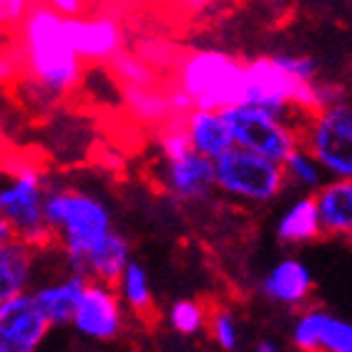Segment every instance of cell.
<instances>
[{
  "label": "cell",
  "instance_id": "1",
  "mask_svg": "<svg viewBox=\"0 0 352 352\" xmlns=\"http://www.w3.org/2000/svg\"><path fill=\"white\" fill-rule=\"evenodd\" d=\"M6 48L18 63V83L25 81L43 103L66 101L83 81V58L76 53L66 28V15L36 3Z\"/></svg>",
  "mask_w": 352,
  "mask_h": 352
},
{
  "label": "cell",
  "instance_id": "2",
  "mask_svg": "<svg viewBox=\"0 0 352 352\" xmlns=\"http://www.w3.org/2000/svg\"><path fill=\"white\" fill-rule=\"evenodd\" d=\"M45 219L63 250L68 270L78 274H83L91 254L116 232L113 214L103 199L60 184H48Z\"/></svg>",
  "mask_w": 352,
  "mask_h": 352
},
{
  "label": "cell",
  "instance_id": "3",
  "mask_svg": "<svg viewBox=\"0 0 352 352\" xmlns=\"http://www.w3.org/2000/svg\"><path fill=\"white\" fill-rule=\"evenodd\" d=\"M169 76L189 94L194 109L227 111L247 98V60L234 53L191 48Z\"/></svg>",
  "mask_w": 352,
  "mask_h": 352
},
{
  "label": "cell",
  "instance_id": "4",
  "mask_svg": "<svg viewBox=\"0 0 352 352\" xmlns=\"http://www.w3.org/2000/svg\"><path fill=\"white\" fill-rule=\"evenodd\" d=\"M8 179L0 189V221L10 224L18 239L43 250L56 242L51 224L45 219L48 179L33 164H6Z\"/></svg>",
  "mask_w": 352,
  "mask_h": 352
},
{
  "label": "cell",
  "instance_id": "5",
  "mask_svg": "<svg viewBox=\"0 0 352 352\" xmlns=\"http://www.w3.org/2000/svg\"><path fill=\"white\" fill-rule=\"evenodd\" d=\"M214 179L219 194L250 206L270 204L287 186L282 164L244 146H232L214 159Z\"/></svg>",
  "mask_w": 352,
  "mask_h": 352
},
{
  "label": "cell",
  "instance_id": "6",
  "mask_svg": "<svg viewBox=\"0 0 352 352\" xmlns=\"http://www.w3.org/2000/svg\"><path fill=\"white\" fill-rule=\"evenodd\" d=\"M302 146L330 179H352V103L340 101L312 113L302 124Z\"/></svg>",
  "mask_w": 352,
  "mask_h": 352
},
{
  "label": "cell",
  "instance_id": "7",
  "mask_svg": "<svg viewBox=\"0 0 352 352\" xmlns=\"http://www.w3.org/2000/svg\"><path fill=\"white\" fill-rule=\"evenodd\" d=\"M224 116L234 133L236 146L257 151L267 159L282 164L294 148L302 146L300 126L267 109H259L252 103H239V106L224 111Z\"/></svg>",
  "mask_w": 352,
  "mask_h": 352
},
{
  "label": "cell",
  "instance_id": "8",
  "mask_svg": "<svg viewBox=\"0 0 352 352\" xmlns=\"http://www.w3.org/2000/svg\"><path fill=\"white\" fill-rule=\"evenodd\" d=\"M124 309L126 305L113 282L88 279L71 327L88 342H113L126 327Z\"/></svg>",
  "mask_w": 352,
  "mask_h": 352
},
{
  "label": "cell",
  "instance_id": "9",
  "mask_svg": "<svg viewBox=\"0 0 352 352\" xmlns=\"http://www.w3.org/2000/svg\"><path fill=\"white\" fill-rule=\"evenodd\" d=\"M51 327L30 292L0 300V352H38Z\"/></svg>",
  "mask_w": 352,
  "mask_h": 352
},
{
  "label": "cell",
  "instance_id": "10",
  "mask_svg": "<svg viewBox=\"0 0 352 352\" xmlns=\"http://www.w3.org/2000/svg\"><path fill=\"white\" fill-rule=\"evenodd\" d=\"M300 352H352V322L327 309H302L289 332Z\"/></svg>",
  "mask_w": 352,
  "mask_h": 352
},
{
  "label": "cell",
  "instance_id": "11",
  "mask_svg": "<svg viewBox=\"0 0 352 352\" xmlns=\"http://www.w3.org/2000/svg\"><path fill=\"white\" fill-rule=\"evenodd\" d=\"M66 28L68 38H71L76 53L83 58V63L103 66L124 45L121 23L111 15H74V18H66Z\"/></svg>",
  "mask_w": 352,
  "mask_h": 352
},
{
  "label": "cell",
  "instance_id": "12",
  "mask_svg": "<svg viewBox=\"0 0 352 352\" xmlns=\"http://www.w3.org/2000/svg\"><path fill=\"white\" fill-rule=\"evenodd\" d=\"M159 182L169 191V197L179 201H201L217 191L214 159L199 151H191L182 159H162Z\"/></svg>",
  "mask_w": 352,
  "mask_h": 352
},
{
  "label": "cell",
  "instance_id": "13",
  "mask_svg": "<svg viewBox=\"0 0 352 352\" xmlns=\"http://www.w3.org/2000/svg\"><path fill=\"white\" fill-rule=\"evenodd\" d=\"M312 287H315V279L309 267L294 257L279 259L259 282L264 300L274 302L279 307H302L309 300Z\"/></svg>",
  "mask_w": 352,
  "mask_h": 352
},
{
  "label": "cell",
  "instance_id": "14",
  "mask_svg": "<svg viewBox=\"0 0 352 352\" xmlns=\"http://www.w3.org/2000/svg\"><path fill=\"white\" fill-rule=\"evenodd\" d=\"M88 277L78 272H68L66 277L56 279V282H45V285L30 289L38 309L48 317L53 327H66L74 322L76 307L81 300L83 289H86Z\"/></svg>",
  "mask_w": 352,
  "mask_h": 352
},
{
  "label": "cell",
  "instance_id": "15",
  "mask_svg": "<svg viewBox=\"0 0 352 352\" xmlns=\"http://www.w3.org/2000/svg\"><path fill=\"white\" fill-rule=\"evenodd\" d=\"M315 199L324 234L352 242V179H327Z\"/></svg>",
  "mask_w": 352,
  "mask_h": 352
},
{
  "label": "cell",
  "instance_id": "16",
  "mask_svg": "<svg viewBox=\"0 0 352 352\" xmlns=\"http://www.w3.org/2000/svg\"><path fill=\"white\" fill-rule=\"evenodd\" d=\"M186 131H189L194 151L209 156V159H219L232 146H236L234 133L229 129L224 111L194 109L186 116Z\"/></svg>",
  "mask_w": 352,
  "mask_h": 352
},
{
  "label": "cell",
  "instance_id": "17",
  "mask_svg": "<svg viewBox=\"0 0 352 352\" xmlns=\"http://www.w3.org/2000/svg\"><path fill=\"white\" fill-rule=\"evenodd\" d=\"M274 234L282 244H307L315 242L324 234L322 219H320V206H317L315 194H302L287 206L282 217L277 219Z\"/></svg>",
  "mask_w": 352,
  "mask_h": 352
},
{
  "label": "cell",
  "instance_id": "18",
  "mask_svg": "<svg viewBox=\"0 0 352 352\" xmlns=\"http://www.w3.org/2000/svg\"><path fill=\"white\" fill-rule=\"evenodd\" d=\"M33 264H36V247L23 242L18 236L0 242V300L15 294L30 292L33 282Z\"/></svg>",
  "mask_w": 352,
  "mask_h": 352
},
{
  "label": "cell",
  "instance_id": "19",
  "mask_svg": "<svg viewBox=\"0 0 352 352\" xmlns=\"http://www.w3.org/2000/svg\"><path fill=\"white\" fill-rule=\"evenodd\" d=\"M124 98L126 111L136 121L148 126H164L169 118H174L166 86H118Z\"/></svg>",
  "mask_w": 352,
  "mask_h": 352
},
{
  "label": "cell",
  "instance_id": "20",
  "mask_svg": "<svg viewBox=\"0 0 352 352\" xmlns=\"http://www.w3.org/2000/svg\"><path fill=\"white\" fill-rule=\"evenodd\" d=\"M103 66H106L111 78L116 81V86H162L166 81L162 71L151 66L141 53L126 51V48H121Z\"/></svg>",
  "mask_w": 352,
  "mask_h": 352
},
{
  "label": "cell",
  "instance_id": "21",
  "mask_svg": "<svg viewBox=\"0 0 352 352\" xmlns=\"http://www.w3.org/2000/svg\"><path fill=\"white\" fill-rule=\"evenodd\" d=\"M118 294L124 300L126 309H131L133 315L146 317L154 312V292H151V279H148L146 267L136 259L126 264V270L121 272V277L116 282Z\"/></svg>",
  "mask_w": 352,
  "mask_h": 352
},
{
  "label": "cell",
  "instance_id": "22",
  "mask_svg": "<svg viewBox=\"0 0 352 352\" xmlns=\"http://www.w3.org/2000/svg\"><path fill=\"white\" fill-rule=\"evenodd\" d=\"M285 174H287V184H292L297 189H302L305 194H315L320 186H322L327 179V171L322 169V164L317 162L312 151L305 146H297L292 154L287 156L285 162Z\"/></svg>",
  "mask_w": 352,
  "mask_h": 352
},
{
  "label": "cell",
  "instance_id": "23",
  "mask_svg": "<svg viewBox=\"0 0 352 352\" xmlns=\"http://www.w3.org/2000/svg\"><path fill=\"white\" fill-rule=\"evenodd\" d=\"M166 320H169L171 330L179 332V335H186V338L199 335L209 324L206 307L197 300H176L166 312Z\"/></svg>",
  "mask_w": 352,
  "mask_h": 352
},
{
  "label": "cell",
  "instance_id": "24",
  "mask_svg": "<svg viewBox=\"0 0 352 352\" xmlns=\"http://www.w3.org/2000/svg\"><path fill=\"white\" fill-rule=\"evenodd\" d=\"M209 335L214 345L224 352H234L242 342V330L236 322V315L229 307H219L209 312Z\"/></svg>",
  "mask_w": 352,
  "mask_h": 352
},
{
  "label": "cell",
  "instance_id": "25",
  "mask_svg": "<svg viewBox=\"0 0 352 352\" xmlns=\"http://www.w3.org/2000/svg\"><path fill=\"white\" fill-rule=\"evenodd\" d=\"M274 58L279 60V66L289 71L294 78L309 83L320 78V63L312 56H302V53H274Z\"/></svg>",
  "mask_w": 352,
  "mask_h": 352
},
{
  "label": "cell",
  "instance_id": "26",
  "mask_svg": "<svg viewBox=\"0 0 352 352\" xmlns=\"http://www.w3.org/2000/svg\"><path fill=\"white\" fill-rule=\"evenodd\" d=\"M38 0H0V23L8 33H15L21 23L28 18Z\"/></svg>",
  "mask_w": 352,
  "mask_h": 352
},
{
  "label": "cell",
  "instance_id": "27",
  "mask_svg": "<svg viewBox=\"0 0 352 352\" xmlns=\"http://www.w3.org/2000/svg\"><path fill=\"white\" fill-rule=\"evenodd\" d=\"M38 3L51 6L53 10H58V13L66 15V18L88 13V0H38Z\"/></svg>",
  "mask_w": 352,
  "mask_h": 352
},
{
  "label": "cell",
  "instance_id": "28",
  "mask_svg": "<svg viewBox=\"0 0 352 352\" xmlns=\"http://www.w3.org/2000/svg\"><path fill=\"white\" fill-rule=\"evenodd\" d=\"M254 352H285L282 347H279V342H274V340H259L257 345H254Z\"/></svg>",
  "mask_w": 352,
  "mask_h": 352
},
{
  "label": "cell",
  "instance_id": "29",
  "mask_svg": "<svg viewBox=\"0 0 352 352\" xmlns=\"http://www.w3.org/2000/svg\"><path fill=\"white\" fill-rule=\"evenodd\" d=\"M347 3H352V0H347Z\"/></svg>",
  "mask_w": 352,
  "mask_h": 352
}]
</instances>
